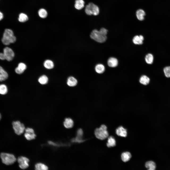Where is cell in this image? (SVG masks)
<instances>
[{
    "mask_svg": "<svg viewBox=\"0 0 170 170\" xmlns=\"http://www.w3.org/2000/svg\"><path fill=\"white\" fill-rule=\"evenodd\" d=\"M105 69L104 65L101 64H98L96 65L95 67L96 72L99 74H102L104 71Z\"/></svg>",
    "mask_w": 170,
    "mask_h": 170,
    "instance_id": "cb8c5ba5",
    "label": "cell"
},
{
    "mask_svg": "<svg viewBox=\"0 0 170 170\" xmlns=\"http://www.w3.org/2000/svg\"><path fill=\"white\" fill-rule=\"evenodd\" d=\"M144 37L142 35H136L133 37L132 41L133 43L136 45H141L143 43Z\"/></svg>",
    "mask_w": 170,
    "mask_h": 170,
    "instance_id": "4fadbf2b",
    "label": "cell"
},
{
    "mask_svg": "<svg viewBox=\"0 0 170 170\" xmlns=\"http://www.w3.org/2000/svg\"><path fill=\"white\" fill-rule=\"evenodd\" d=\"M107 32L108 30L104 28H101L99 31L94 29L91 32L90 36L92 39L98 42L103 43L106 40Z\"/></svg>",
    "mask_w": 170,
    "mask_h": 170,
    "instance_id": "6da1fadb",
    "label": "cell"
},
{
    "mask_svg": "<svg viewBox=\"0 0 170 170\" xmlns=\"http://www.w3.org/2000/svg\"><path fill=\"white\" fill-rule=\"evenodd\" d=\"M5 60L8 61L12 60L14 56V53L11 48L6 47L3 49V53Z\"/></svg>",
    "mask_w": 170,
    "mask_h": 170,
    "instance_id": "ba28073f",
    "label": "cell"
},
{
    "mask_svg": "<svg viewBox=\"0 0 170 170\" xmlns=\"http://www.w3.org/2000/svg\"><path fill=\"white\" fill-rule=\"evenodd\" d=\"M153 56L151 54L149 53L145 56V61L148 64H152L153 62Z\"/></svg>",
    "mask_w": 170,
    "mask_h": 170,
    "instance_id": "83f0119b",
    "label": "cell"
},
{
    "mask_svg": "<svg viewBox=\"0 0 170 170\" xmlns=\"http://www.w3.org/2000/svg\"><path fill=\"white\" fill-rule=\"evenodd\" d=\"M116 133L119 136L125 137L127 136V130L122 126L118 127L116 130Z\"/></svg>",
    "mask_w": 170,
    "mask_h": 170,
    "instance_id": "8fae6325",
    "label": "cell"
},
{
    "mask_svg": "<svg viewBox=\"0 0 170 170\" xmlns=\"http://www.w3.org/2000/svg\"><path fill=\"white\" fill-rule=\"evenodd\" d=\"M43 65L45 67L48 69L53 68L54 66V64L53 62L51 60H47L44 62Z\"/></svg>",
    "mask_w": 170,
    "mask_h": 170,
    "instance_id": "d4e9b609",
    "label": "cell"
},
{
    "mask_svg": "<svg viewBox=\"0 0 170 170\" xmlns=\"http://www.w3.org/2000/svg\"><path fill=\"white\" fill-rule=\"evenodd\" d=\"M8 92V88L6 85L4 84L0 85V94L4 95Z\"/></svg>",
    "mask_w": 170,
    "mask_h": 170,
    "instance_id": "4316f807",
    "label": "cell"
},
{
    "mask_svg": "<svg viewBox=\"0 0 170 170\" xmlns=\"http://www.w3.org/2000/svg\"><path fill=\"white\" fill-rule=\"evenodd\" d=\"M38 14L39 16L43 18H46L47 15V11L44 8L40 9L38 12Z\"/></svg>",
    "mask_w": 170,
    "mask_h": 170,
    "instance_id": "f1b7e54d",
    "label": "cell"
},
{
    "mask_svg": "<svg viewBox=\"0 0 170 170\" xmlns=\"http://www.w3.org/2000/svg\"><path fill=\"white\" fill-rule=\"evenodd\" d=\"M107 64L110 67H115L118 65V61L116 58L114 57H110L108 60Z\"/></svg>",
    "mask_w": 170,
    "mask_h": 170,
    "instance_id": "7c38bea8",
    "label": "cell"
},
{
    "mask_svg": "<svg viewBox=\"0 0 170 170\" xmlns=\"http://www.w3.org/2000/svg\"><path fill=\"white\" fill-rule=\"evenodd\" d=\"M164 72L166 77H170V66L166 67L164 68Z\"/></svg>",
    "mask_w": 170,
    "mask_h": 170,
    "instance_id": "4dcf8cb0",
    "label": "cell"
},
{
    "mask_svg": "<svg viewBox=\"0 0 170 170\" xmlns=\"http://www.w3.org/2000/svg\"><path fill=\"white\" fill-rule=\"evenodd\" d=\"M28 19V16L26 14L21 13L19 14L18 18L19 21L22 22H24L27 21Z\"/></svg>",
    "mask_w": 170,
    "mask_h": 170,
    "instance_id": "484cf974",
    "label": "cell"
},
{
    "mask_svg": "<svg viewBox=\"0 0 170 170\" xmlns=\"http://www.w3.org/2000/svg\"><path fill=\"white\" fill-rule=\"evenodd\" d=\"M48 81V79L47 77L44 75L41 76L38 79L39 82L42 85L46 84L47 83Z\"/></svg>",
    "mask_w": 170,
    "mask_h": 170,
    "instance_id": "f546056e",
    "label": "cell"
},
{
    "mask_svg": "<svg viewBox=\"0 0 170 170\" xmlns=\"http://www.w3.org/2000/svg\"><path fill=\"white\" fill-rule=\"evenodd\" d=\"M64 127L67 128H70L73 127L74 125L73 120L70 118H66L63 123Z\"/></svg>",
    "mask_w": 170,
    "mask_h": 170,
    "instance_id": "5bb4252c",
    "label": "cell"
},
{
    "mask_svg": "<svg viewBox=\"0 0 170 170\" xmlns=\"http://www.w3.org/2000/svg\"><path fill=\"white\" fill-rule=\"evenodd\" d=\"M17 161L21 169H25L29 167L30 160L27 157L23 156L19 157H18Z\"/></svg>",
    "mask_w": 170,
    "mask_h": 170,
    "instance_id": "52a82bcc",
    "label": "cell"
},
{
    "mask_svg": "<svg viewBox=\"0 0 170 170\" xmlns=\"http://www.w3.org/2000/svg\"><path fill=\"white\" fill-rule=\"evenodd\" d=\"M16 40V38L12 30L6 29L5 30L2 39V42L4 44L8 45L15 42Z\"/></svg>",
    "mask_w": 170,
    "mask_h": 170,
    "instance_id": "7a4b0ae2",
    "label": "cell"
},
{
    "mask_svg": "<svg viewBox=\"0 0 170 170\" xmlns=\"http://www.w3.org/2000/svg\"><path fill=\"white\" fill-rule=\"evenodd\" d=\"M12 124L15 132L17 135H21L25 131L26 128L24 125L20 121H13Z\"/></svg>",
    "mask_w": 170,
    "mask_h": 170,
    "instance_id": "8992f818",
    "label": "cell"
},
{
    "mask_svg": "<svg viewBox=\"0 0 170 170\" xmlns=\"http://www.w3.org/2000/svg\"><path fill=\"white\" fill-rule=\"evenodd\" d=\"M131 157V153L128 152L123 153L121 155V159L124 162H126L129 161Z\"/></svg>",
    "mask_w": 170,
    "mask_h": 170,
    "instance_id": "d6986e66",
    "label": "cell"
},
{
    "mask_svg": "<svg viewBox=\"0 0 170 170\" xmlns=\"http://www.w3.org/2000/svg\"><path fill=\"white\" fill-rule=\"evenodd\" d=\"M77 134L78 136H79L80 137L82 136L83 134V132L82 130L81 129H79L77 131Z\"/></svg>",
    "mask_w": 170,
    "mask_h": 170,
    "instance_id": "1f68e13d",
    "label": "cell"
},
{
    "mask_svg": "<svg viewBox=\"0 0 170 170\" xmlns=\"http://www.w3.org/2000/svg\"><path fill=\"white\" fill-rule=\"evenodd\" d=\"M26 68V65L25 64L20 63L19 64L18 66L15 69V71L17 73L21 74L24 72Z\"/></svg>",
    "mask_w": 170,
    "mask_h": 170,
    "instance_id": "30bf717a",
    "label": "cell"
},
{
    "mask_svg": "<svg viewBox=\"0 0 170 170\" xmlns=\"http://www.w3.org/2000/svg\"><path fill=\"white\" fill-rule=\"evenodd\" d=\"M150 79L149 78L145 75H143L140 77L139 81L141 84L146 85H148Z\"/></svg>",
    "mask_w": 170,
    "mask_h": 170,
    "instance_id": "ffe728a7",
    "label": "cell"
},
{
    "mask_svg": "<svg viewBox=\"0 0 170 170\" xmlns=\"http://www.w3.org/2000/svg\"><path fill=\"white\" fill-rule=\"evenodd\" d=\"M145 166L149 170H154L156 167L155 163L152 161L147 162L145 164Z\"/></svg>",
    "mask_w": 170,
    "mask_h": 170,
    "instance_id": "7402d4cb",
    "label": "cell"
},
{
    "mask_svg": "<svg viewBox=\"0 0 170 170\" xmlns=\"http://www.w3.org/2000/svg\"><path fill=\"white\" fill-rule=\"evenodd\" d=\"M107 129V127L104 125H102L99 128H96L94 131V134L96 138L102 140L107 138L109 134Z\"/></svg>",
    "mask_w": 170,
    "mask_h": 170,
    "instance_id": "3957f363",
    "label": "cell"
},
{
    "mask_svg": "<svg viewBox=\"0 0 170 170\" xmlns=\"http://www.w3.org/2000/svg\"><path fill=\"white\" fill-rule=\"evenodd\" d=\"M145 13L144 11L142 9L138 10L136 12V15L137 19L140 21H142L144 19V16Z\"/></svg>",
    "mask_w": 170,
    "mask_h": 170,
    "instance_id": "e0dca14e",
    "label": "cell"
},
{
    "mask_svg": "<svg viewBox=\"0 0 170 170\" xmlns=\"http://www.w3.org/2000/svg\"><path fill=\"white\" fill-rule=\"evenodd\" d=\"M8 75L7 72L2 67L0 66V81H4L8 77Z\"/></svg>",
    "mask_w": 170,
    "mask_h": 170,
    "instance_id": "2e32d148",
    "label": "cell"
},
{
    "mask_svg": "<svg viewBox=\"0 0 170 170\" xmlns=\"http://www.w3.org/2000/svg\"><path fill=\"white\" fill-rule=\"evenodd\" d=\"M0 59L2 60H5L3 53H0Z\"/></svg>",
    "mask_w": 170,
    "mask_h": 170,
    "instance_id": "d6a6232c",
    "label": "cell"
},
{
    "mask_svg": "<svg viewBox=\"0 0 170 170\" xmlns=\"http://www.w3.org/2000/svg\"><path fill=\"white\" fill-rule=\"evenodd\" d=\"M1 114H0V120L1 119Z\"/></svg>",
    "mask_w": 170,
    "mask_h": 170,
    "instance_id": "e575fe53",
    "label": "cell"
},
{
    "mask_svg": "<svg viewBox=\"0 0 170 170\" xmlns=\"http://www.w3.org/2000/svg\"><path fill=\"white\" fill-rule=\"evenodd\" d=\"M67 83L68 86L70 87H74L77 85V81L74 77L70 76L68 78Z\"/></svg>",
    "mask_w": 170,
    "mask_h": 170,
    "instance_id": "9a60e30c",
    "label": "cell"
},
{
    "mask_svg": "<svg viewBox=\"0 0 170 170\" xmlns=\"http://www.w3.org/2000/svg\"><path fill=\"white\" fill-rule=\"evenodd\" d=\"M3 13L0 11V21L3 19Z\"/></svg>",
    "mask_w": 170,
    "mask_h": 170,
    "instance_id": "836d02e7",
    "label": "cell"
},
{
    "mask_svg": "<svg viewBox=\"0 0 170 170\" xmlns=\"http://www.w3.org/2000/svg\"><path fill=\"white\" fill-rule=\"evenodd\" d=\"M116 145V141L115 138L112 136H110L108 137L107 142L106 144L107 146L108 147H113Z\"/></svg>",
    "mask_w": 170,
    "mask_h": 170,
    "instance_id": "603a6c76",
    "label": "cell"
},
{
    "mask_svg": "<svg viewBox=\"0 0 170 170\" xmlns=\"http://www.w3.org/2000/svg\"><path fill=\"white\" fill-rule=\"evenodd\" d=\"M0 156L2 162L7 165L13 164L17 160L15 156L12 154L1 153Z\"/></svg>",
    "mask_w": 170,
    "mask_h": 170,
    "instance_id": "277c9868",
    "label": "cell"
},
{
    "mask_svg": "<svg viewBox=\"0 0 170 170\" xmlns=\"http://www.w3.org/2000/svg\"><path fill=\"white\" fill-rule=\"evenodd\" d=\"M48 168L47 166L41 163H37L35 166V169L36 170H47Z\"/></svg>",
    "mask_w": 170,
    "mask_h": 170,
    "instance_id": "44dd1931",
    "label": "cell"
},
{
    "mask_svg": "<svg viewBox=\"0 0 170 170\" xmlns=\"http://www.w3.org/2000/svg\"><path fill=\"white\" fill-rule=\"evenodd\" d=\"M25 131L24 136L27 140H31L35 138L36 135L34 133V130L33 128H25Z\"/></svg>",
    "mask_w": 170,
    "mask_h": 170,
    "instance_id": "9c48e42d",
    "label": "cell"
},
{
    "mask_svg": "<svg viewBox=\"0 0 170 170\" xmlns=\"http://www.w3.org/2000/svg\"><path fill=\"white\" fill-rule=\"evenodd\" d=\"M85 10L86 13L89 15L96 16L99 14V12L98 7L92 3H89L86 6Z\"/></svg>",
    "mask_w": 170,
    "mask_h": 170,
    "instance_id": "5b68a950",
    "label": "cell"
},
{
    "mask_svg": "<svg viewBox=\"0 0 170 170\" xmlns=\"http://www.w3.org/2000/svg\"><path fill=\"white\" fill-rule=\"evenodd\" d=\"M85 2L83 0H76L74 7L77 9H81L84 6Z\"/></svg>",
    "mask_w": 170,
    "mask_h": 170,
    "instance_id": "ac0fdd59",
    "label": "cell"
}]
</instances>
